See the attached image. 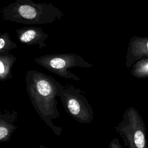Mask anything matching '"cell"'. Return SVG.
I'll return each instance as SVG.
<instances>
[{
	"label": "cell",
	"instance_id": "6da1fadb",
	"mask_svg": "<svg viewBox=\"0 0 148 148\" xmlns=\"http://www.w3.org/2000/svg\"><path fill=\"white\" fill-rule=\"evenodd\" d=\"M56 80L50 75L35 70L27 71L26 90L35 111L40 118L57 136H60L61 127L53 124V119H59Z\"/></svg>",
	"mask_w": 148,
	"mask_h": 148
},
{
	"label": "cell",
	"instance_id": "7a4b0ae2",
	"mask_svg": "<svg viewBox=\"0 0 148 148\" xmlns=\"http://www.w3.org/2000/svg\"><path fill=\"white\" fill-rule=\"evenodd\" d=\"M3 20L23 24H50L64 13L51 3H35L32 0H15L2 9Z\"/></svg>",
	"mask_w": 148,
	"mask_h": 148
},
{
	"label": "cell",
	"instance_id": "3957f363",
	"mask_svg": "<svg viewBox=\"0 0 148 148\" xmlns=\"http://www.w3.org/2000/svg\"><path fill=\"white\" fill-rule=\"evenodd\" d=\"M58 97L66 113L77 123L87 124L94 119L93 109L80 88L66 84L62 86L56 81Z\"/></svg>",
	"mask_w": 148,
	"mask_h": 148
},
{
	"label": "cell",
	"instance_id": "277c9868",
	"mask_svg": "<svg viewBox=\"0 0 148 148\" xmlns=\"http://www.w3.org/2000/svg\"><path fill=\"white\" fill-rule=\"evenodd\" d=\"M127 148H147L146 125L138 110L132 106L127 108L122 120L115 127Z\"/></svg>",
	"mask_w": 148,
	"mask_h": 148
},
{
	"label": "cell",
	"instance_id": "5b68a950",
	"mask_svg": "<svg viewBox=\"0 0 148 148\" xmlns=\"http://www.w3.org/2000/svg\"><path fill=\"white\" fill-rule=\"evenodd\" d=\"M34 61L49 71L65 79L79 81L80 78L69 71L74 67L90 68L93 65L73 53H56L41 56Z\"/></svg>",
	"mask_w": 148,
	"mask_h": 148
},
{
	"label": "cell",
	"instance_id": "8992f818",
	"mask_svg": "<svg viewBox=\"0 0 148 148\" xmlns=\"http://www.w3.org/2000/svg\"><path fill=\"white\" fill-rule=\"evenodd\" d=\"M16 32L21 43L28 46L38 45L39 49L46 46L45 41L49 35L40 27H25L17 29Z\"/></svg>",
	"mask_w": 148,
	"mask_h": 148
},
{
	"label": "cell",
	"instance_id": "52a82bcc",
	"mask_svg": "<svg viewBox=\"0 0 148 148\" xmlns=\"http://www.w3.org/2000/svg\"><path fill=\"white\" fill-rule=\"evenodd\" d=\"M18 113L14 110L5 109L0 113V142L10 140L13 133L18 127L14 125Z\"/></svg>",
	"mask_w": 148,
	"mask_h": 148
},
{
	"label": "cell",
	"instance_id": "ba28073f",
	"mask_svg": "<svg viewBox=\"0 0 148 148\" xmlns=\"http://www.w3.org/2000/svg\"><path fill=\"white\" fill-rule=\"evenodd\" d=\"M17 60L9 52L0 53V80L6 81L12 78V68Z\"/></svg>",
	"mask_w": 148,
	"mask_h": 148
},
{
	"label": "cell",
	"instance_id": "9c48e42d",
	"mask_svg": "<svg viewBox=\"0 0 148 148\" xmlns=\"http://www.w3.org/2000/svg\"><path fill=\"white\" fill-rule=\"evenodd\" d=\"M131 75L138 79L148 77V60H142L134 64Z\"/></svg>",
	"mask_w": 148,
	"mask_h": 148
},
{
	"label": "cell",
	"instance_id": "30bf717a",
	"mask_svg": "<svg viewBox=\"0 0 148 148\" xmlns=\"http://www.w3.org/2000/svg\"><path fill=\"white\" fill-rule=\"evenodd\" d=\"M16 46L17 44L10 39L8 32L0 34V53L9 52Z\"/></svg>",
	"mask_w": 148,
	"mask_h": 148
},
{
	"label": "cell",
	"instance_id": "8fae6325",
	"mask_svg": "<svg viewBox=\"0 0 148 148\" xmlns=\"http://www.w3.org/2000/svg\"><path fill=\"white\" fill-rule=\"evenodd\" d=\"M108 148H123L120 143V141L117 138H114L112 139L109 145Z\"/></svg>",
	"mask_w": 148,
	"mask_h": 148
},
{
	"label": "cell",
	"instance_id": "7c38bea8",
	"mask_svg": "<svg viewBox=\"0 0 148 148\" xmlns=\"http://www.w3.org/2000/svg\"><path fill=\"white\" fill-rule=\"evenodd\" d=\"M39 148H49V147H46V146H45L44 145H40V146H39Z\"/></svg>",
	"mask_w": 148,
	"mask_h": 148
},
{
	"label": "cell",
	"instance_id": "4fadbf2b",
	"mask_svg": "<svg viewBox=\"0 0 148 148\" xmlns=\"http://www.w3.org/2000/svg\"><path fill=\"white\" fill-rule=\"evenodd\" d=\"M146 47H147V52L148 53V42H147V45H146Z\"/></svg>",
	"mask_w": 148,
	"mask_h": 148
}]
</instances>
